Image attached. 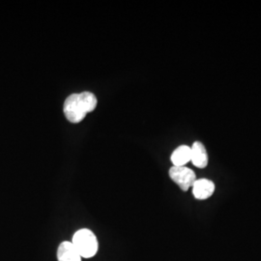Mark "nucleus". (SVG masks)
Here are the masks:
<instances>
[{
  "mask_svg": "<svg viewBox=\"0 0 261 261\" xmlns=\"http://www.w3.org/2000/svg\"><path fill=\"white\" fill-rule=\"evenodd\" d=\"M73 245L83 258H91L99 250L96 235L90 229H80L73 236Z\"/></svg>",
  "mask_w": 261,
  "mask_h": 261,
  "instance_id": "obj_1",
  "label": "nucleus"
},
{
  "mask_svg": "<svg viewBox=\"0 0 261 261\" xmlns=\"http://www.w3.org/2000/svg\"><path fill=\"white\" fill-rule=\"evenodd\" d=\"M63 112L66 118L71 123H80L84 120L88 112H86L80 94H72L66 99Z\"/></svg>",
  "mask_w": 261,
  "mask_h": 261,
  "instance_id": "obj_2",
  "label": "nucleus"
},
{
  "mask_svg": "<svg viewBox=\"0 0 261 261\" xmlns=\"http://www.w3.org/2000/svg\"><path fill=\"white\" fill-rule=\"evenodd\" d=\"M169 176L184 192L194 186L196 181L194 170L186 167H172L169 169Z\"/></svg>",
  "mask_w": 261,
  "mask_h": 261,
  "instance_id": "obj_3",
  "label": "nucleus"
},
{
  "mask_svg": "<svg viewBox=\"0 0 261 261\" xmlns=\"http://www.w3.org/2000/svg\"><path fill=\"white\" fill-rule=\"evenodd\" d=\"M193 188V194L196 199H207L214 194L215 185L211 180L199 179L196 180Z\"/></svg>",
  "mask_w": 261,
  "mask_h": 261,
  "instance_id": "obj_4",
  "label": "nucleus"
},
{
  "mask_svg": "<svg viewBox=\"0 0 261 261\" xmlns=\"http://www.w3.org/2000/svg\"><path fill=\"white\" fill-rule=\"evenodd\" d=\"M191 161L196 168H204L208 165V154L205 146L200 142L196 141L191 147Z\"/></svg>",
  "mask_w": 261,
  "mask_h": 261,
  "instance_id": "obj_5",
  "label": "nucleus"
},
{
  "mask_svg": "<svg viewBox=\"0 0 261 261\" xmlns=\"http://www.w3.org/2000/svg\"><path fill=\"white\" fill-rule=\"evenodd\" d=\"M82 258L73 243L65 241L59 245L57 249L58 261H82Z\"/></svg>",
  "mask_w": 261,
  "mask_h": 261,
  "instance_id": "obj_6",
  "label": "nucleus"
},
{
  "mask_svg": "<svg viewBox=\"0 0 261 261\" xmlns=\"http://www.w3.org/2000/svg\"><path fill=\"white\" fill-rule=\"evenodd\" d=\"M191 161V147L181 145L173 151L171 155V162L173 167H184Z\"/></svg>",
  "mask_w": 261,
  "mask_h": 261,
  "instance_id": "obj_7",
  "label": "nucleus"
},
{
  "mask_svg": "<svg viewBox=\"0 0 261 261\" xmlns=\"http://www.w3.org/2000/svg\"><path fill=\"white\" fill-rule=\"evenodd\" d=\"M80 97H81L82 102L84 103L86 112H93L94 110L96 109V107H97V103H98V100H97L96 96L91 92L85 91L83 93H80Z\"/></svg>",
  "mask_w": 261,
  "mask_h": 261,
  "instance_id": "obj_8",
  "label": "nucleus"
}]
</instances>
